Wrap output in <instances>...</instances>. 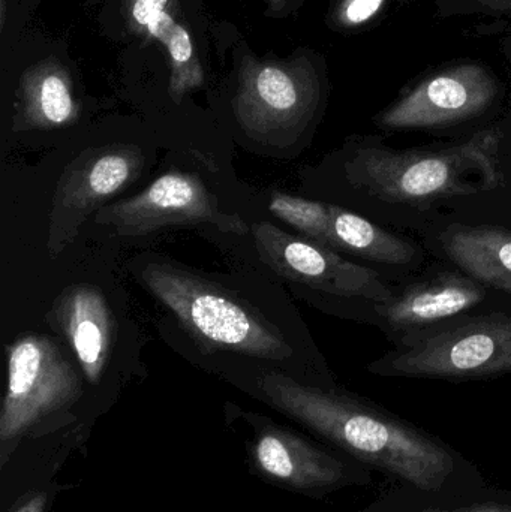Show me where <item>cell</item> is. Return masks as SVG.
Instances as JSON below:
<instances>
[{"label":"cell","mask_w":511,"mask_h":512,"mask_svg":"<svg viewBox=\"0 0 511 512\" xmlns=\"http://www.w3.org/2000/svg\"><path fill=\"white\" fill-rule=\"evenodd\" d=\"M507 101L506 83L491 66L464 60L417 78L372 123L381 132L473 134L494 123Z\"/></svg>","instance_id":"277c9868"},{"label":"cell","mask_w":511,"mask_h":512,"mask_svg":"<svg viewBox=\"0 0 511 512\" xmlns=\"http://www.w3.org/2000/svg\"><path fill=\"white\" fill-rule=\"evenodd\" d=\"M492 125L488 186L462 203L453 221L488 222L511 228V98Z\"/></svg>","instance_id":"2e32d148"},{"label":"cell","mask_w":511,"mask_h":512,"mask_svg":"<svg viewBox=\"0 0 511 512\" xmlns=\"http://www.w3.org/2000/svg\"><path fill=\"white\" fill-rule=\"evenodd\" d=\"M501 53H503L504 60H506L507 68H509V74L511 77V29L506 35L501 38Z\"/></svg>","instance_id":"603a6c76"},{"label":"cell","mask_w":511,"mask_h":512,"mask_svg":"<svg viewBox=\"0 0 511 512\" xmlns=\"http://www.w3.org/2000/svg\"><path fill=\"white\" fill-rule=\"evenodd\" d=\"M45 504H47V498L44 493L33 496L32 499L21 505L15 512H44Z\"/></svg>","instance_id":"44dd1931"},{"label":"cell","mask_w":511,"mask_h":512,"mask_svg":"<svg viewBox=\"0 0 511 512\" xmlns=\"http://www.w3.org/2000/svg\"><path fill=\"white\" fill-rule=\"evenodd\" d=\"M141 276L204 351L224 349L263 360L293 355L278 328L219 286L162 262L147 264Z\"/></svg>","instance_id":"3957f363"},{"label":"cell","mask_w":511,"mask_h":512,"mask_svg":"<svg viewBox=\"0 0 511 512\" xmlns=\"http://www.w3.org/2000/svg\"><path fill=\"white\" fill-rule=\"evenodd\" d=\"M252 237L264 264L329 298L344 318L372 325L375 307L392 297L395 282L389 277L312 240L285 233L270 222L252 225Z\"/></svg>","instance_id":"52a82bcc"},{"label":"cell","mask_w":511,"mask_h":512,"mask_svg":"<svg viewBox=\"0 0 511 512\" xmlns=\"http://www.w3.org/2000/svg\"><path fill=\"white\" fill-rule=\"evenodd\" d=\"M494 125L426 146L393 147L380 134L353 135L321 167L329 203L419 239L455 219L488 186Z\"/></svg>","instance_id":"6da1fadb"},{"label":"cell","mask_w":511,"mask_h":512,"mask_svg":"<svg viewBox=\"0 0 511 512\" xmlns=\"http://www.w3.org/2000/svg\"><path fill=\"white\" fill-rule=\"evenodd\" d=\"M458 512H511L510 505L503 504H485L479 505V507L468 508V510H462Z\"/></svg>","instance_id":"7402d4cb"},{"label":"cell","mask_w":511,"mask_h":512,"mask_svg":"<svg viewBox=\"0 0 511 512\" xmlns=\"http://www.w3.org/2000/svg\"><path fill=\"white\" fill-rule=\"evenodd\" d=\"M269 210L299 236L369 265L395 283L422 270L431 259L419 239L381 227L329 201L273 192Z\"/></svg>","instance_id":"ba28073f"},{"label":"cell","mask_w":511,"mask_h":512,"mask_svg":"<svg viewBox=\"0 0 511 512\" xmlns=\"http://www.w3.org/2000/svg\"><path fill=\"white\" fill-rule=\"evenodd\" d=\"M411 2L416 0H335L333 23L348 32L374 29L389 17L390 12Z\"/></svg>","instance_id":"d6986e66"},{"label":"cell","mask_w":511,"mask_h":512,"mask_svg":"<svg viewBox=\"0 0 511 512\" xmlns=\"http://www.w3.org/2000/svg\"><path fill=\"white\" fill-rule=\"evenodd\" d=\"M27 111L33 125L45 128L68 125L77 113L68 83L57 74L44 75L33 84Z\"/></svg>","instance_id":"ac0fdd59"},{"label":"cell","mask_w":511,"mask_h":512,"mask_svg":"<svg viewBox=\"0 0 511 512\" xmlns=\"http://www.w3.org/2000/svg\"><path fill=\"white\" fill-rule=\"evenodd\" d=\"M54 318L74 349L87 381L98 384L113 346V313L101 289L75 285L54 304Z\"/></svg>","instance_id":"5bb4252c"},{"label":"cell","mask_w":511,"mask_h":512,"mask_svg":"<svg viewBox=\"0 0 511 512\" xmlns=\"http://www.w3.org/2000/svg\"><path fill=\"white\" fill-rule=\"evenodd\" d=\"M429 256L461 268L479 282L511 295V228L449 221L419 237Z\"/></svg>","instance_id":"7c38bea8"},{"label":"cell","mask_w":511,"mask_h":512,"mask_svg":"<svg viewBox=\"0 0 511 512\" xmlns=\"http://www.w3.org/2000/svg\"><path fill=\"white\" fill-rule=\"evenodd\" d=\"M440 18L511 17V0H432Z\"/></svg>","instance_id":"ffe728a7"},{"label":"cell","mask_w":511,"mask_h":512,"mask_svg":"<svg viewBox=\"0 0 511 512\" xmlns=\"http://www.w3.org/2000/svg\"><path fill=\"white\" fill-rule=\"evenodd\" d=\"M255 460L264 474L293 489H329L345 478L339 460L284 430L266 429L258 436Z\"/></svg>","instance_id":"9a60e30c"},{"label":"cell","mask_w":511,"mask_h":512,"mask_svg":"<svg viewBox=\"0 0 511 512\" xmlns=\"http://www.w3.org/2000/svg\"><path fill=\"white\" fill-rule=\"evenodd\" d=\"M95 222L113 228L120 237L146 236L174 225L204 224L222 233H248L240 216L222 212L206 185L182 171H170L135 197L102 207Z\"/></svg>","instance_id":"30bf717a"},{"label":"cell","mask_w":511,"mask_h":512,"mask_svg":"<svg viewBox=\"0 0 511 512\" xmlns=\"http://www.w3.org/2000/svg\"><path fill=\"white\" fill-rule=\"evenodd\" d=\"M80 379L54 339L24 336L8 348V387L0 415L2 442L80 396Z\"/></svg>","instance_id":"9c48e42d"},{"label":"cell","mask_w":511,"mask_h":512,"mask_svg":"<svg viewBox=\"0 0 511 512\" xmlns=\"http://www.w3.org/2000/svg\"><path fill=\"white\" fill-rule=\"evenodd\" d=\"M141 167L143 155L131 146L90 150L71 162L54 192L48 237L51 256L65 249L90 213L134 182Z\"/></svg>","instance_id":"8fae6325"},{"label":"cell","mask_w":511,"mask_h":512,"mask_svg":"<svg viewBox=\"0 0 511 512\" xmlns=\"http://www.w3.org/2000/svg\"><path fill=\"white\" fill-rule=\"evenodd\" d=\"M320 105L317 78L297 80L279 68H263L246 98L245 122L257 135L300 134Z\"/></svg>","instance_id":"4fadbf2b"},{"label":"cell","mask_w":511,"mask_h":512,"mask_svg":"<svg viewBox=\"0 0 511 512\" xmlns=\"http://www.w3.org/2000/svg\"><path fill=\"white\" fill-rule=\"evenodd\" d=\"M260 388L272 405L351 456L425 492H438L455 469L452 454L378 406L333 388L269 372Z\"/></svg>","instance_id":"7a4b0ae2"},{"label":"cell","mask_w":511,"mask_h":512,"mask_svg":"<svg viewBox=\"0 0 511 512\" xmlns=\"http://www.w3.org/2000/svg\"><path fill=\"white\" fill-rule=\"evenodd\" d=\"M381 378L465 382L511 375V312L471 315L366 366Z\"/></svg>","instance_id":"5b68a950"},{"label":"cell","mask_w":511,"mask_h":512,"mask_svg":"<svg viewBox=\"0 0 511 512\" xmlns=\"http://www.w3.org/2000/svg\"><path fill=\"white\" fill-rule=\"evenodd\" d=\"M419 512H458V511H447V510H437V508H432V510H425Z\"/></svg>","instance_id":"cb8c5ba5"},{"label":"cell","mask_w":511,"mask_h":512,"mask_svg":"<svg viewBox=\"0 0 511 512\" xmlns=\"http://www.w3.org/2000/svg\"><path fill=\"white\" fill-rule=\"evenodd\" d=\"M489 312H511V295L431 258L422 270L395 283L392 297L375 307L372 327L392 348H401L467 316Z\"/></svg>","instance_id":"8992f818"},{"label":"cell","mask_w":511,"mask_h":512,"mask_svg":"<svg viewBox=\"0 0 511 512\" xmlns=\"http://www.w3.org/2000/svg\"><path fill=\"white\" fill-rule=\"evenodd\" d=\"M167 3L168 0H135L131 9L132 17L167 47L171 59L180 68L191 60L192 42L188 30L176 23L165 9Z\"/></svg>","instance_id":"e0dca14e"}]
</instances>
